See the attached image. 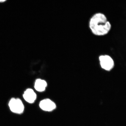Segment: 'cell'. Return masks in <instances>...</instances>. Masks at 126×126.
<instances>
[{
	"instance_id": "1",
	"label": "cell",
	"mask_w": 126,
	"mask_h": 126,
	"mask_svg": "<svg viewBox=\"0 0 126 126\" xmlns=\"http://www.w3.org/2000/svg\"><path fill=\"white\" fill-rule=\"evenodd\" d=\"M89 26L94 35H105L110 31L111 25L107 20L106 16L101 13H97L92 16L89 22Z\"/></svg>"
},
{
	"instance_id": "2",
	"label": "cell",
	"mask_w": 126,
	"mask_h": 126,
	"mask_svg": "<svg viewBox=\"0 0 126 126\" xmlns=\"http://www.w3.org/2000/svg\"><path fill=\"white\" fill-rule=\"evenodd\" d=\"M8 105L11 111L15 114H21L24 111V105L19 99L12 98L9 101Z\"/></svg>"
},
{
	"instance_id": "3",
	"label": "cell",
	"mask_w": 126,
	"mask_h": 126,
	"mask_svg": "<svg viewBox=\"0 0 126 126\" xmlns=\"http://www.w3.org/2000/svg\"><path fill=\"white\" fill-rule=\"evenodd\" d=\"M101 66L107 71L111 70L114 66V62L112 58L108 55H101L99 57Z\"/></svg>"
},
{
	"instance_id": "4",
	"label": "cell",
	"mask_w": 126,
	"mask_h": 126,
	"mask_svg": "<svg viewBox=\"0 0 126 126\" xmlns=\"http://www.w3.org/2000/svg\"><path fill=\"white\" fill-rule=\"evenodd\" d=\"M39 106L41 109L47 111H53L56 107L54 102L48 99L42 100L39 103Z\"/></svg>"
},
{
	"instance_id": "5",
	"label": "cell",
	"mask_w": 126,
	"mask_h": 126,
	"mask_svg": "<svg viewBox=\"0 0 126 126\" xmlns=\"http://www.w3.org/2000/svg\"><path fill=\"white\" fill-rule=\"evenodd\" d=\"M23 97L25 100L30 103H33L37 98L35 92L31 89H27L24 93Z\"/></svg>"
},
{
	"instance_id": "6",
	"label": "cell",
	"mask_w": 126,
	"mask_h": 126,
	"mask_svg": "<svg viewBox=\"0 0 126 126\" xmlns=\"http://www.w3.org/2000/svg\"><path fill=\"white\" fill-rule=\"evenodd\" d=\"M47 86V83L45 80L37 79L34 83V88L38 92H42L45 90Z\"/></svg>"
}]
</instances>
